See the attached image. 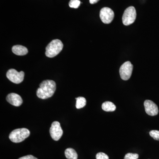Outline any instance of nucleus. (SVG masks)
Here are the masks:
<instances>
[{
  "mask_svg": "<svg viewBox=\"0 0 159 159\" xmlns=\"http://www.w3.org/2000/svg\"><path fill=\"white\" fill-rule=\"evenodd\" d=\"M12 51L14 54L19 56H24L28 54V49L21 45H15L12 48Z\"/></svg>",
  "mask_w": 159,
  "mask_h": 159,
  "instance_id": "9b49d317",
  "label": "nucleus"
},
{
  "mask_svg": "<svg viewBox=\"0 0 159 159\" xmlns=\"http://www.w3.org/2000/svg\"><path fill=\"white\" fill-rule=\"evenodd\" d=\"M136 9L133 6H130L125 9L122 16V20L123 25L128 26L134 23L136 18Z\"/></svg>",
  "mask_w": 159,
  "mask_h": 159,
  "instance_id": "20e7f679",
  "label": "nucleus"
},
{
  "mask_svg": "<svg viewBox=\"0 0 159 159\" xmlns=\"http://www.w3.org/2000/svg\"><path fill=\"white\" fill-rule=\"evenodd\" d=\"M63 44L59 39L53 40L46 48L45 54L49 57H54L62 51Z\"/></svg>",
  "mask_w": 159,
  "mask_h": 159,
  "instance_id": "f03ea898",
  "label": "nucleus"
},
{
  "mask_svg": "<svg viewBox=\"0 0 159 159\" xmlns=\"http://www.w3.org/2000/svg\"><path fill=\"white\" fill-rule=\"evenodd\" d=\"M144 107L146 113L149 116H157L159 112L158 106L153 101L150 100H146L144 102Z\"/></svg>",
  "mask_w": 159,
  "mask_h": 159,
  "instance_id": "1a4fd4ad",
  "label": "nucleus"
},
{
  "mask_svg": "<svg viewBox=\"0 0 159 159\" xmlns=\"http://www.w3.org/2000/svg\"><path fill=\"white\" fill-rule=\"evenodd\" d=\"M6 100L11 105L19 107L23 103V100L19 95L14 93L9 94L6 97Z\"/></svg>",
  "mask_w": 159,
  "mask_h": 159,
  "instance_id": "9d476101",
  "label": "nucleus"
},
{
  "mask_svg": "<svg viewBox=\"0 0 159 159\" xmlns=\"http://www.w3.org/2000/svg\"><path fill=\"white\" fill-rule=\"evenodd\" d=\"M80 2L79 0H70L69 3V6L70 8L77 9L79 7Z\"/></svg>",
  "mask_w": 159,
  "mask_h": 159,
  "instance_id": "2eb2a0df",
  "label": "nucleus"
},
{
  "mask_svg": "<svg viewBox=\"0 0 159 159\" xmlns=\"http://www.w3.org/2000/svg\"><path fill=\"white\" fill-rule=\"evenodd\" d=\"M99 1V0H89V2L91 4H94L98 2Z\"/></svg>",
  "mask_w": 159,
  "mask_h": 159,
  "instance_id": "aec40b11",
  "label": "nucleus"
},
{
  "mask_svg": "<svg viewBox=\"0 0 159 159\" xmlns=\"http://www.w3.org/2000/svg\"><path fill=\"white\" fill-rule=\"evenodd\" d=\"M76 108L80 109L84 107L86 104V100L84 97H79L76 98Z\"/></svg>",
  "mask_w": 159,
  "mask_h": 159,
  "instance_id": "4468645a",
  "label": "nucleus"
},
{
  "mask_svg": "<svg viewBox=\"0 0 159 159\" xmlns=\"http://www.w3.org/2000/svg\"><path fill=\"white\" fill-rule=\"evenodd\" d=\"M102 109L105 111H114L116 110V107L113 102L106 101L103 102L102 105Z\"/></svg>",
  "mask_w": 159,
  "mask_h": 159,
  "instance_id": "f8f14e48",
  "label": "nucleus"
},
{
  "mask_svg": "<svg viewBox=\"0 0 159 159\" xmlns=\"http://www.w3.org/2000/svg\"><path fill=\"white\" fill-rule=\"evenodd\" d=\"M56 89V83L52 80H45L39 84L36 94L39 98L46 99L52 97Z\"/></svg>",
  "mask_w": 159,
  "mask_h": 159,
  "instance_id": "f257e3e1",
  "label": "nucleus"
},
{
  "mask_svg": "<svg viewBox=\"0 0 159 159\" xmlns=\"http://www.w3.org/2000/svg\"><path fill=\"white\" fill-rule=\"evenodd\" d=\"M149 135L154 140L159 141V131L152 130L149 132Z\"/></svg>",
  "mask_w": 159,
  "mask_h": 159,
  "instance_id": "dca6fc26",
  "label": "nucleus"
},
{
  "mask_svg": "<svg viewBox=\"0 0 159 159\" xmlns=\"http://www.w3.org/2000/svg\"><path fill=\"white\" fill-rule=\"evenodd\" d=\"M66 157L68 159H77V154L73 148H68L65 152Z\"/></svg>",
  "mask_w": 159,
  "mask_h": 159,
  "instance_id": "ddd939ff",
  "label": "nucleus"
},
{
  "mask_svg": "<svg viewBox=\"0 0 159 159\" xmlns=\"http://www.w3.org/2000/svg\"><path fill=\"white\" fill-rule=\"evenodd\" d=\"M97 159H109V157L107 155L103 152H100L97 154L96 155Z\"/></svg>",
  "mask_w": 159,
  "mask_h": 159,
  "instance_id": "a211bd4d",
  "label": "nucleus"
},
{
  "mask_svg": "<svg viewBox=\"0 0 159 159\" xmlns=\"http://www.w3.org/2000/svg\"><path fill=\"white\" fill-rule=\"evenodd\" d=\"M100 19L105 24H110L114 19L115 14L113 11L108 7H104L101 9L99 13Z\"/></svg>",
  "mask_w": 159,
  "mask_h": 159,
  "instance_id": "0eeeda50",
  "label": "nucleus"
},
{
  "mask_svg": "<svg viewBox=\"0 0 159 159\" xmlns=\"http://www.w3.org/2000/svg\"><path fill=\"white\" fill-rule=\"evenodd\" d=\"M30 134V131L27 129H17L11 131L9 134V138L14 143H20L28 138Z\"/></svg>",
  "mask_w": 159,
  "mask_h": 159,
  "instance_id": "7ed1b4c3",
  "label": "nucleus"
},
{
  "mask_svg": "<svg viewBox=\"0 0 159 159\" xmlns=\"http://www.w3.org/2000/svg\"><path fill=\"white\" fill-rule=\"evenodd\" d=\"M133 70V66L129 61H126L120 67V77L123 80H127L130 78Z\"/></svg>",
  "mask_w": 159,
  "mask_h": 159,
  "instance_id": "423d86ee",
  "label": "nucleus"
},
{
  "mask_svg": "<svg viewBox=\"0 0 159 159\" xmlns=\"http://www.w3.org/2000/svg\"><path fill=\"white\" fill-rule=\"evenodd\" d=\"M139 157V155L138 154L128 153L125 155L124 159H138Z\"/></svg>",
  "mask_w": 159,
  "mask_h": 159,
  "instance_id": "f3484780",
  "label": "nucleus"
},
{
  "mask_svg": "<svg viewBox=\"0 0 159 159\" xmlns=\"http://www.w3.org/2000/svg\"><path fill=\"white\" fill-rule=\"evenodd\" d=\"M6 77L11 82L18 84L24 80L25 73L23 71L18 72L14 69H10L7 72Z\"/></svg>",
  "mask_w": 159,
  "mask_h": 159,
  "instance_id": "39448f33",
  "label": "nucleus"
},
{
  "mask_svg": "<svg viewBox=\"0 0 159 159\" xmlns=\"http://www.w3.org/2000/svg\"><path fill=\"white\" fill-rule=\"evenodd\" d=\"M18 159H38L37 158L32 155H27L25 156L22 157Z\"/></svg>",
  "mask_w": 159,
  "mask_h": 159,
  "instance_id": "6ab92c4d",
  "label": "nucleus"
},
{
  "mask_svg": "<svg viewBox=\"0 0 159 159\" xmlns=\"http://www.w3.org/2000/svg\"><path fill=\"white\" fill-rule=\"evenodd\" d=\"M51 138L54 141H58L63 134V130L58 122L55 121L52 123L50 129Z\"/></svg>",
  "mask_w": 159,
  "mask_h": 159,
  "instance_id": "6e6552de",
  "label": "nucleus"
}]
</instances>
